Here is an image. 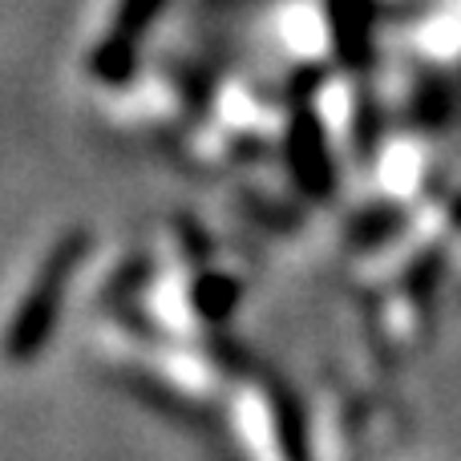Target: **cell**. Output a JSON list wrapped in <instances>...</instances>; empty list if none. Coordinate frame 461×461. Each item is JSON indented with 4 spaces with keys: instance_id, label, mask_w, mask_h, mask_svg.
Here are the masks:
<instances>
[{
    "instance_id": "1",
    "label": "cell",
    "mask_w": 461,
    "mask_h": 461,
    "mask_svg": "<svg viewBox=\"0 0 461 461\" xmlns=\"http://www.w3.org/2000/svg\"><path fill=\"white\" fill-rule=\"evenodd\" d=\"M73 251H53V259L37 271V284L29 287V295L21 300L13 324L5 332V357L8 360H32L45 344L49 328L57 320V300H61V284L69 271Z\"/></svg>"
}]
</instances>
